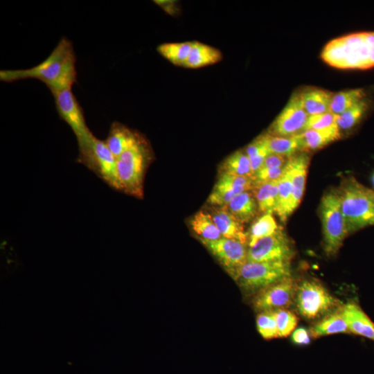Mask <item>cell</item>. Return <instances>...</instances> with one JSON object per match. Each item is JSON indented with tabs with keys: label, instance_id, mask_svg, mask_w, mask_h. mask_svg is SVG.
Returning a JSON list of instances; mask_svg holds the SVG:
<instances>
[{
	"label": "cell",
	"instance_id": "cell-34",
	"mask_svg": "<svg viewBox=\"0 0 374 374\" xmlns=\"http://www.w3.org/2000/svg\"><path fill=\"white\" fill-rule=\"evenodd\" d=\"M256 326L259 334L265 339L278 337L274 311L259 312L256 317Z\"/></svg>",
	"mask_w": 374,
	"mask_h": 374
},
{
	"label": "cell",
	"instance_id": "cell-10",
	"mask_svg": "<svg viewBox=\"0 0 374 374\" xmlns=\"http://www.w3.org/2000/svg\"><path fill=\"white\" fill-rule=\"evenodd\" d=\"M300 92L294 93L281 112L270 125L268 134L278 136H294L305 130L308 118Z\"/></svg>",
	"mask_w": 374,
	"mask_h": 374
},
{
	"label": "cell",
	"instance_id": "cell-26",
	"mask_svg": "<svg viewBox=\"0 0 374 374\" xmlns=\"http://www.w3.org/2000/svg\"><path fill=\"white\" fill-rule=\"evenodd\" d=\"M293 188L290 177L286 171L278 180V197L275 213L285 222L294 211L292 207Z\"/></svg>",
	"mask_w": 374,
	"mask_h": 374
},
{
	"label": "cell",
	"instance_id": "cell-13",
	"mask_svg": "<svg viewBox=\"0 0 374 374\" xmlns=\"http://www.w3.org/2000/svg\"><path fill=\"white\" fill-rule=\"evenodd\" d=\"M200 240L230 275L247 261L248 249L246 244L239 240L225 238Z\"/></svg>",
	"mask_w": 374,
	"mask_h": 374
},
{
	"label": "cell",
	"instance_id": "cell-38",
	"mask_svg": "<svg viewBox=\"0 0 374 374\" xmlns=\"http://www.w3.org/2000/svg\"><path fill=\"white\" fill-rule=\"evenodd\" d=\"M311 333L306 328L300 327L295 329L292 334V342L301 346H305L310 344L311 341Z\"/></svg>",
	"mask_w": 374,
	"mask_h": 374
},
{
	"label": "cell",
	"instance_id": "cell-28",
	"mask_svg": "<svg viewBox=\"0 0 374 374\" xmlns=\"http://www.w3.org/2000/svg\"><path fill=\"white\" fill-rule=\"evenodd\" d=\"M190 225L200 240H215L222 238L209 213L204 211L197 212L192 217Z\"/></svg>",
	"mask_w": 374,
	"mask_h": 374
},
{
	"label": "cell",
	"instance_id": "cell-8",
	"mask_svg": "<svg viewBox=\"0 0 374 374\" xmlns=\"http://www.w3.org/2000/svg\"><path fill=\"white\" fill-rule=\"evenodd\" d=\"M323 250L328 256L337 253L348 234L337 190L326 193L320 204Z\"/></svg>",
	"mask_w": 374,
	"mask_h": 374
},
{
	"label": "cell",
	"instance_id": "cell-18",
	"mask_svg": "<svg viewBox=\"0 0 374 374\" xmlns=\"http://www.w3.org/2000/svg\"><path fill=\"white\" fill-rule=\"evenodd\" d=\"M216 208L211 215L222 237L237 240L246 244L248 235L244 231L242 224L226 208Z\"/></svg>",
	"mask_w": 374,
	"mask_h": 374
},
{
	"label": "cell",
	"instance_id": "cell-22",
	"mask_svg": "<svg viewBox=\"0 0 374 374\" xmlns=\"http://www.w3.org/2000/svg\"><path fill=\"white\" fill-rule=\"evenodd\" d=\"M226 208L242 224L253 220L259 211L251 190L236 195Z\"/></svg>",
	"mask_w": 374,
	"mask_h": 374
},
{
	"label": "cell",
	"instance_id": "cell-37",
	"mask_svg": "<svg viewBox=\"0 0 374 374\" xmlns=\"http://www.w3.org/2000/svg\"><path fill=\"white\" fill-rule=\"evenodd\" d=\"M288 159L289 158L280 154H269L260 169H272L285 167Z\"/></svg>",
	"mask_w": 374,
	"mask_h": 374
},
{
	"label": "cell",
	"instance_id": "cell-29",
	"mask_svg": "<svg viewBox=\"0 0 374 374\" xmlns=\"http://www.w3.org/2000/svg\"><path fill=\"white\" fill-rule=\"evenodd\" d=\"M193 42L164 43L157 46L158 53L172 64L184 66L186 63Z\"/></svg>",
	"mask_w": 374,
	"mask_h": 374
},
{
	"label": "cell",
	"instance_id": "cell-32",
	"mask_svg": "<svg viewBox=\"0 0 374 374\" xmlns=\"http://www.w3.org/2000/svg\"><path fill=\"white\" fill-rule=\"evenodd\" d=\"M279 227L272 214H264L251 226L248 235V246H253L258 240L276 233Z\"/></svg>",
	"mask_w": 374,
	"mask_h": 374
},
{
	"label": "cell",
	"instance_id": "cell-17",
	"mask_svg": "<svg viewBox=\"0 0 374 374\" xmlns=\"http://www.w3.org/2000/svg\"><path fill=\"white\" fill-rule=\"evenodd\" d=\"M337 125L323 130H307L296 135L301 152H310L320 149L328 143L338 140L341 132Z\"/></svg>",
	"mask_w": 374,
	"mask_h": 374
},
{
	"label": "cell",
	"instance_id": "cell-7",
	"mask_svg": "<svg viewBox=\"0 0 374 374\" xmlns=\"http://www.w3.org/2000/svg\"><path fill=\"white\" fill-rule=\"evenodd\" d=\"M78 144L79 153L76 162L84 166L108 186L118 190L116 158L105 141L93 134Z\"/></svg>",
	"mask_w": 374,
	"mask_h": 374
},
{
	"label": "cell",
	"instance_id": "cell-5",
	"mask_svg": "<svg viewBox=\"0 0 374 374\" xmlns=\"http://www.w3.org/2000/svg\"><path fill=\"white\" fill-rule=\"evenodd\" d=\"M231 276L243 290L258 292L278 281L291 277V262L247 261Z\"/></svg>",
	"mask_w": 374,
	"mask_h": 374
},
{
	"label": "cell",
	"instance_id": "cell-39",
	"mask_svg": "<svg viewBox=\"0 0 374 374\" xmlns=\"http://www.w3.org/2000/svg\"><path fill=\"white\" fill-rule=\"evenodd\" d=\"M158 5L163 8L166 12L170 14L175 13L172 8H176L175 1H154Z\"/></svg>",
	"mask_w": 374,
	"mask_h": 374
},
{
	"label": "cell",
	"instance_id": "cell-20",
	"mask_svg": "<svg viewBox=\"0 0 374 374\" xmlns=\"http://www.w3.org/2000/svg\"><path fill=\"white\" fill-rule=\"evenodd\" d=\"M341 307L324 316L312 326L310 330L312 337L319 338L334 334L350 333Z\"/></svg>",
	"mask_w": 374,
	"mask_h": 374
},
{
	"label": "cell",
	"instance_id": "cell-15",
	"mask_svg": "<svg viewBox=\"0 0 374 374\" xmlns=\"http://www.w3.org/2000/svg\"><path fill=\"white\" fill-rule=\"evenodd\" d=\"M309 163V156L301 153L289 158L285 165V169L290 177L293 188L292 207L294 211L300 204L303 198Z\"/></svg>",
	"mask_w": 374,
	"mask_h": 374
},
{
	"label": "cell",
	"instance_id": "cell-24",
	"mask_svg": "<svg viewBox=\"0 0 374 374\" xmlns=\"http://www.w3.org/2000/svg\"><path fill=\"white\" fill-rule=\"evenodd\" d=\"M258 137L269 154H276L290 158L296 152H301L300 143L296 136H278L266 133Z\"/></svg>",
	"mask_w": 374,
	"mask_h": 374
},
{
	"label": "cell",
	"instance_id": "cell-12",
	"mask_svg": "<svg viewBox=\"0 0 374 374\" xmlns=\"http://www.w3.org/2000/svg\"><path fill=\"white\" fill-rule=\"evenodd\" d=\"M298 284L291 276L258 292L253 307L259 312L288 308L294 301Z\"/></svg>",
	"mask_w": 374,
	"mask_h": 374
},
{
	"label": "cell",
	"instance_id": "cell-21",
	"mask_svg": "<svg viewBox=\"0 0 374 374\" xmlns=\"http://www.w3.org/2000/svg\"><path fill=\"white\" fill-rule=\"evenodd\" d=\"M222 58V54L217 48L194 41L184 66L189 69L201 68L216 64Z\"/></svg>",
	"mask_w": 374,
	"mask_h": 374
},
{
	"label": "cell",
	"instance_id": "cell-1",
	"mask_svg": "<svg viewBox=\"0 0 374 374\" xmlns=\"http://www.w3.org/2000/svg\"><path fill=\"white\" fill-rule=\"evenodd\" d=\"M75 54L72 42L63 37L51 54L37 65L26 69L0 71V80L10 82L27 78L44 82L51 93L71 89L76 82Z\"/></svg>",
	"mask_w": 374,
	"mask_h": 374
},
{
	"label": "cell",
	"instance_id": "cell-31",
	"mask_svg": "<svg viewBox=\"0 0 374 374\" xmlns=\"http://www.w3.org/2000/svg\"><path fill=\"white\" fill-rule=\"evenodd\" d=\"M369 108V102L366 98L337 115V125L340 130H350L362 120Z\"/></svg>",
	"mask_w": 374,
	"mask_h": 374
},
{
	"label": "cell",
	"instance_id": "cell-23",
	"mask_svg": "<svg viewBox=\"0 0 374 374\" xmlns=\"http://www.w3.org/2000/svg\"><path fill=\"white\" fill-rule=\"evenodd\" d=\"M333 94L331 91L317 88L300 92L303 108L308 116L330 112Z\"/></svg>",
	"mask_w": 374,
	"mask_h": 374
},
{
	"label": "cell",
	"instance_id": "cell-27",
	"mask_svg": "<svg viewBox=\"0 0 374 374\" xmlns=\"http://www.w3.org/2000/svg\"><path fill=\"white\" fill-rule=\"evenodd\" d=\"M220 174H229L236 176L253 178L250 160L246 152L238 150L228 156L220 164Z\"/></svg>",
	"mask_w": 374,
	"mask_h": 374
},
{
	"label": "cell",
	"instance_id": "cell-6",
	"mask_svg": "<svg viewBox=\"0 0 374 374\" xmlns=\"http://www.w3.org/2000/svg\"><path fill=\"white\" fill-rule=\"evenodd\" d=\"M294 302L299 314L309 321L320 319L341 307L340 301L314 278L298 285Z\"/></svg>",
	"mask_w": 374,
	"mask_h": 374
},
{
	"label": "cell",
	"instance_id": "cell-2",
	"mask_svg": "<svg viewBox=\"0 0 374 374\" xmlns=\"http://www.w3.org/2000/svg\"><path fill=\"white\" fill-rule=\"evenodd\" d=\"M337 192L348 233L374 225V191L351 177L341 182Z\"/></svg>",
	"mask_w": 374,
	"mask_h": 374
},
{
	"label": "cell",
	"instance_id": "cell-33",
	"mask_svg": "<svg viewBox=\"0 0 374 374\" xmlns=\"http://www.w3.org/2000/svg\"><path fill=\"white\" fill-rule=\"evenodd\" d=\"M278 337L289 336L296 328L298 323L297 316L287 308L274 311Z\"/></svg>",
	"mask_w": 374,
	"mask_h": 374
},
{
	"label": "cell",
	"instance_id": "cell-25",
	"mask_svg": "<svg viewBox=\"0 0 374 374\" xmlns=\"http://www.w3.org/2000/svg\"><path fill=\"white\" fill-rule=\"evenodd\" d=\"M278 181L255 184L252 193L256 200L258 210L264 214L275 212L278 197Z\"/></svg>",
	"mask_w": 374,
	"mask_h": 374
},
{
	"label": "cell",
	"instance_id": "cell-35",
	"mask_svg": "<svg viewBox=\"0 0 374 374\" xmlns=\"http://www.w3.org/2000/svg\"><path fill=\"white\" fill-rule=\"evenodd\" d=\"M337 115L328 112L326 113L309 116L305 125L307 130H323L337 125Z\"/></svg>",
	"mask_w": 374,
	"mask_h": 374
},
{
	"label": "cell",
	"instance_id": "cell-4",
	"mask_svg": "<svg viewBox=\"0 0 374 374\" xmlns=\"http://www.w3.org/2000/svg\"><path fill=\"white\" fill-rule=\"evenodd\" d=\"M373 47L367 41L366 32L357 33L330 42L322 56L338 67L366 69L372 67L371 53Z\"/></svg>",
	"mask_w": 374,
	"mask_h": 374
},
{
	"label": "cell",
	"instance_id": "cell-41",
	"mask_svg": "<svg viewBox=\"0 0 374 374\" xmlns=\"http://www.w3.org/2000/svg\"><path fill=\"white\" fill-rule=\"evenodd\" d=\"M373 200H374V194H373Z\"/></svg>",
	"mask_w": 374,
	"mask_h": 374
},
{
	"label": "cell",
	"instance_id": "cell-3",
	"mask_svg": "<svg viewBox=\"0 0 374 374\" xmlns=\"http://www.w3.org/2000/svg\"><path fill=\"white\" fill-rule=\"evenodd\" d=\"M152 158L148 143L141 136L116 159L118 190L142 198L144 176Z\"/></svg>",
	"mask_w": 374,
	"mask_h": 374
},
{
	"label": "cell",
	"instance_id": "cell-30",
	"mask_svg": "<svg viewBox=\"0 0 374 374\" xmlns=\"http://www.w3.org/2000/svg\"><path fill=\"white\" fill-rule=\"evenodd\" d=\"M364 98L366 91L364 89H349L334 93L330 112L339 115Z\"/></svg>",
	"mask_w": 374,
	"mask_h": 374
},
{
	"label": "cell",
	"instance_id": "cell-11",
	"mask_svg": "<svg viewBox=\"0 0 374 374\" xmlns=\"http://www.w3.org/2000/svg\"><path fill=\"white\" fill-rule=\"evenodd\" d=\"M57 113L71 127L78 143L90 138L93 133L89 129L83 110L71 89L52 93Z\"/></svg>",
	"mask_w": 374,
	"mask_h": 374
},
{
	"label": "cell",
	"instance_id": "cell-40",
	"mask_svg": "<svg viewBox=\"0 0 374 374\" xmlns=\"http://www.w3.org/2000/svg\"><path fill=\"white\" fill-rule=\"evenodd\" d=\"M372 182H373V184L374 186V174H373V175L372 177Z\"/></svg>",
	"mask_w": 374,
	"mask_h": 374
},
{
	"label": "cell",
	"instance_id": "cell-36",
	"mask_svg": "<svg viewBox=\"0 0 374 374\" xmlns=\"http://www.w3.org/2000/svg\"><path fill=\"white\" fill-rule=\"evenodd\" d=\"M285 166L272 169H260L254 174V185L261 183L278 181L284 175Z\"/></svg>",
	"mask_w": 374,
	"mask_h": 374
},
{
	"label": "cell",
	"instance_id": "cell-16",
	"mask_svg": "<svg viewBox=\"0 0 374 374\" xmlns=\"http://www.w3.org/2000/svg\"><path fill=\"white\" fill-rule=\"evenodd\" d=\"M350 333L374 341V323L355 302H349L341 307Z\"/></svg>",
	"mask_w": 374,
	"mask_h": 374
},
{
	"label": "cell",
	"instance_id": "cell-14",
	"mask_svg": "<svg viewBox=\"0 0 374 374\" xmlns=\"http://www.w3.org/2000/svg\"><path fill=\"white\" fill-rule=\"evenodd\" d=\"M253 177L220 174L213 189L208 196V204L225 207L238 195L252 190Z\"/></svg>",
	"mask_w": 374,
	"mask_h": 374
},
{
	"label": "cell",
	"instance_id": "cell-9",
	"mask_svg": "<svg viewBox=\"0 0 374 374\" xmlns=\"http://www.w3.org/2000/svg\"><path fill=\"white\" fill-rule=\"evenodd\" d=\"M294 255L292 244L280 227L274 234L258 240L249 247L247 261L291 262Z\"/></svg>",
	"mask_w": 374,
	"mask_h": 374
},
{
	"label": "cell",
	"instance_id": "cell-19",
	"mask_svg": "<svg viewBox=\"0 0 374 374\" xmlns=\"http://www.w3.org/2000/svg\"><path fill=\"white\" fill-rule=\"evenodd\" d=\"M141 135L127 126L114 122L111 125L105 143L117 159L124 151L133 145Z\"/></svg>",
	"mask_w": 374,
	"mask_h": 374
}]
</instances>
